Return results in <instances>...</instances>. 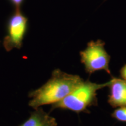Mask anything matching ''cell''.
<instances>
[{"label":"cell","instance_id":"ba28073f","mask_svg":"<svg viewBox=\"0 0 126 126\" xmlns=\"http://www.w3.org/2000/svg\"><path fill=\"white\" fill-rule=\"evenodd\" d=\"M11 4L15 7V9L20 8L24 0H9Z\"/></svg>","mask_w":126,"mask_h":126},{"label":"cell","instance_id":"3957f363","mask_svg":"<svg viewBox=\"0 0 126 126\" xmlns=\"http://www.w3.org/2000/svg\"><path fill=\"white\" fill-rule=\"evenodd\" d=\"M105 42L100 39L91 40L88 43L85 49L80 51L81 63L89 75L103 70L111 76L109 68L111 57L105 50Z\"/></svg>","mask_w":126,"mask_h":126},{"label":"cell","instance_id":"7a4b0ae2","mask_svg":"<svg viewBox=\"0 0 126 126\" xmlns=\"http://www.w3.org/2000/svg\"><path fill=\"white\" fill-rule=\"evenodd\" d=\"M109 81L104 83L92 82L89 80L83 81L65 98L57 103L53 104L51 109H60L68 110L79 114L90 113L88 108L98 105L97 91L107 87Z\"/></svg>","mask_w":126,"mask_h":126},{"label":"cell","instance_id":"6da1fadb","mask_svg":"<svg viewBox=\"0 0 126 126\" xmlns=\"http://www.w3.org/2000/svg\"><path fill=\"white\" fill-rule=\"evenodd\" d=\"M83 81L79 75L68 74L56 69L51 77L41 87L28 94V105L34 109L46 105L56 103L68 95Z\"/></svg>","mask_w":126,"mask_h":126},{"label":"cell","instance_id":"30bf717a","mask_svg":"<svg viewBox=\"0 0 126 126\" xmlns=\"http://www.w3.org/2000/svg\"><path fill=\"white\" fill-rule=\"evenodd\" d=\"M105 1H106V0H105Z\"/></svg>","mask_w":126,"mask_h":126},{"label":"cell","instance_id":"5b68a950","mask_svg":"<svg viewBox=\"0 0 126 126\" xmlns=\"http://www.w3.org/2000/svg\"><path fill=\"white\" fill-rule=\"evenodd\" d=\"M108 87L109 93L108 103L113 108L126 106V81L122 78L111 77Z\"/></svg>","mask_w":126,"mask_h":126},{"label":"cell","instance_id":"52a82bcc","mask_svg":"<svg viewBox=\"0 0 126 126\" xmlns=\"http://www.w3.org/2000/svg\"><path fill=\"white\" fill-rule=\"evenodd\" d=\"M111 116L113 119L119 122L126 123V106L116 108Z\"/></svg>","mask_w":126,"mask_h":126},{"label":"cell","instance_id":"9c48e42d","mask_svg":"<svg viewBox=\"0 0 126 126\" xmlns=\"http://www.w3.org/2000/svg\"><path fill=\"white\" fill-rule=\"evenodd\" d=\"M120 76L122 79L126 81V64L121 68L120 70Z\"/></svg>","mask_w":126,"mask_h":126},{"label":"cell","instance_id":"277c9868","mask_svg":"<svg viewBox=\"0 0 126 126\" xmlns=\"http://www.w3.org/2000/svg\"><path fill=\"white\" fill-rule=\"evenodd\" d=\"M28 26V19L22 14L20 8L15 9L7 23V34L3 41L6 51L21 48Z\"/></svg>","mask_w":126,"mask_h":126},{"label":"cell","instance_id":"8992f818","mask_svg":"<svg viewBox=\"0 0 126 126\" xmlns=\"http://www.w3.org/2000/svg\"><path fill=\"white\" fill-rule=\"evenodd\" d=\"M19 126H57V122L54 117L45 112L43 109L38 108Z\"/></svg>","mask_w":126,"mask_h":126}]
</instances>
